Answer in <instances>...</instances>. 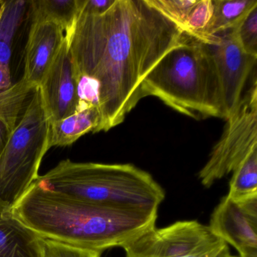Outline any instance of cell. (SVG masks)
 Instances as JSON below:
<instances>
[{
	"label": "cell",
	"mask_w": 257,
	"mask_h": 257,
	"mask_svg": "<svg viewBox=\"0 0 257 257\" xmlns=\"http://www.w3.org/2000/svg\"><path fill=\"white\" fill-rule=\"evenodd\" d=\"M186 34L146 0H115L101 15L80 14L67 40L75 79L97 92L94 133L121 124L143 98L149 73Z\"/></svg>",
	"instance_id": "obj_1"
},
{
	"label": "cell",
	"mask_w": 257,
	"mask_h": 257,
	"mask_svg": "<svg viewBox=\"0 0 257 257\" xmlns=\"http://www.w3.org/2000/svg\"><path fill=\"white\" fill-rule=\"evenodd\" d=\"M13 213L43 238L102 252L156 226L158 212L108 208L43 189L34 182Z\"/></svg>",
	"instance_id": "obj_2"
},
{
	"label": "cell",
	"mask_w": 257,
	"mask_h": 257,
	"mask_svg": "<svg viewBox=\"0 0 257 257\" xmlns=\"http://www.w3.org/2000/svg\"><path fill=\"white\" fill-rule=\"evenodd\" d=\"M35 183L40 187L90 204L127 211L158 212L165 199L151 174L132 164L61 161Z\"/></svg>",
	"instance_id": "obj_3"
},
{
	"label": "cell",
	"mask_w": 257,
	"mask_h": 257,
	"mask_svg": "<svg viewBox=\"0 0 257 257\" xmlns=\"http://www.w3.org/2000/svg\"><path fill=\"white\" fill-rule=\"evenodd\" d=\"M142 97L153 96L196 120L225 119L219 79L207 44L186 35L143 82Z\"/></svg>",
	"instance_id": "obj_4"
},
{
	"label": "cell",
	"mask_w": 257,
	"mask_h": 257,
	"mask_svg": "<svg viewBox=\"0 0 257 257\" xmlns=\"http://www.w3.org/2000/svg\"><path fill=\"white\" fill-rule=\"evenodd\" d=\"M50 122L36 88L0 156V201L13 206L39 177L49 151Z\"/></svg>",
	"instance_id": "obj_5"
},
{
	"label": "cell",
	"mask_w": 257,
	"mask_h": 257,
	"mask_svg": "<svg viewBox=\"0 0 257 257\" xmlns=\"http://www.w3.org/2000/svg\"><path fill=\"white\" fill-rule=\"evenodd\" d=\"M226 124L219 141L198 173L201 184L210 188L215 182L233 172L243 159L257 149V82L254 77Z\"/></svg>",
	"instance_id": "obj_6"
},
{
	"label": "cell",
	"mask_w": 257,
	"mask_h": 257,
	"mask_svg": "<svg viewBox=\"0 0 257 257\" xmlns=\"http://www.w3.org/2000/svg\"><path fill=\"white\" fill-rule=\"evenodd\" d=\"M222 239L210 227L197 221H180L169 226H156L121 247L126 257H186L219 243Z\"/></svg>",
	"instance_id": "obj_7"
},
{
	"label": "cell",
	"mask_w": 257,
	"mask_h": 257,
	"mask_svg": "<svg viewBox=\"0 0 257 257\" xmlns=\"http://www.w3.org/2000/svg\"><path fill=\"white\" fill-rule=\"evenodd\" d=\"M216 67L225 119L237 107L257 57L246 53L234 30L214 36L207 44Z\"/></svg>",
	"instance_id": "obj_8"
},
{
	"label": "cell",
	"mask_w": 257,
	"mask_h": 257,
	"mask_svg": "<svg viewBox=\"0 0 257 257\" xmlns=\"http://www.w3.org/2000/svg\"><path fill=\"white\" fill-rule=\"evenodd\" d=\"M209 227L234 246L239 257H257V196L240 201L224 197L212 213Z\"/></svg>",
	"instance_id": "obj_9"
},
{
	"label": "cell",
	"mask_w": 257,
	"mask_h": 257,
	"mask_svg": "<svg viewBox=\"0 0 257 257\" xmlns=\"http://www.w3.org/2000/svg\"><path fill=\"white\" fill-rule=\"evenodd\" d=\"M38 88L50 124L70 116L77 111L76 84L66 39Z\"/></svg>",
	"instance_id": "obj_10"
},
{
	"label": "cell",
	"mask_w": 257,
	"mask_h": 257,
	"mask_svg": "<svg viewBox=\"0 0 257 257\" xmlns=\"http://www.w3.org/2000/svg\"><path fill=\"white\" fill-rule=\"evenodd\" d=\"M64 40V31L57 24L31 21L22 76L30 85L38 88Z\"/></svg>",
	"instance_id": "obj_11"
},
{
	"label": "cell",
	"mask_w": 257,
	"mask_h": 257,
	"mask_svg": "<svg viewBox=\"0 0 257 257\" xmlns=\"http://www.w3.org/2000/svg\"><path fill=\"white\" fill-rule=\"evenodd\" d=\"M42 239L0 201V257H42Z\"/></svg>",
	"instance_id": "obj_12"
},
{
	"label": "cell",
	"mask_w": 257,
	"mask_h": 257,
	"mask_svg": "<svg viewBox=\"0 0 257 257\" xmlns=\"http://www.w3.org/2000/svg\"><path fill=\"white\" fill-rule=\"evenodd\" d=\"M99 123L100 114L97 107L76 111L70 116L51 123L49 149L72 145L83 135L89 132L94 133Z\"/></svg>",
	"instance_id": "obj_13"
},
{
	"label": "cell",
	"mask_w": 257,
	"mask_h": 257,
	"mask_svg": "<svg viewBox=\"0 0 257 257\" xmlns=\"http://www.w3.org/2000/svg\"><path fill=\"white\" fill-rule=\"evenodd\" d=\"M211 19L203 33L201 41L208 44L214 36L236 29L257 7V0H213Z\"/></svg>",
	"instance_id": "obj_14"
},
{
	"label": "cell",
	"mask_w": 257,
	"mask_h": 257,
	"mask_svg": "<svg viewBox=\"0 0 257 257\" xmlns=\"http://www.w3.org/2000/svg\"><path fill=\"white\" fill-rule=\"evenodd\" d=\"M80 15L79 0H32L30 1L29 19L33 22L46 21L59 25L70 38Z\"/></svg>",
	"instance_id": "obj_15"
},
{
	"label": "cell",
	"mask_w": 257,
	"mask_h": 257,
	"mask_svg": "<svg viewBox=\"0 0 257 257\" xmlns=\"http://www.w3.org/2000/svg\"><path fill=\"white\" fill-rule=\"evenodd\" d=\"M30 1H7L0 19V64L10 67L13 40L22 24L25 13L29 10Z\"/></svg>",
	"instance_id": "obj_16"
},
{
	"label": "cell",
	"mask_w": 257,
	"mask_h": 257,
	"mask_svg": "<svg viewBox=\"0 0 257 257\" xmlns=\"http://www.w3.org/2000/svg\"><path fill=\"white\" fill-rule=\"evenodd\" d=\"M227 195L234 201L257 196V149L252 150L233 171Z\"/></svg>",
	"instance_id": "obj_17"
},
{
	"label": "cell",
	"mask_w": 257,
	"mask_h": 257,
	"mask_svg": "<svg viewBox=\"0 0 257 257\" xmlns=\"http://www.w3.org/2000/svg\"><path fill=\"white\" fill-rule=\"evenodd\" d=\"M213 8V0H197L188 15L183 33L201 41L203 33L211 19Z\"/></svg>",
	"instance_id": "obj_18"
},
{
	"label": "cell",
	"mask_w": 257,
	"mask_h": 257,
	"mask_svg": "<svg viewBox=\"0 0 257 257\" xmlns=\"http://www.w3.org/2000/svg\"><path fill=\"white\" fill-rule=\"evenodd\" d=\"M183 32L188 15L197 0H146Z\"/></svg>",
	"instance_id": "obj_19"
},
{
	"label": "cell",
	"mask_w": 257,
	"mask_h": 257,
	"mask_svg": "<svg viewBox=\"0 0 257 257\" xmlns=\"http://www.w3.org/2000/svg\"><path fill=\"white\" fill-rule=\"evenodd\" d=\"M101 252L51 239H42V257H100Z\"/></svg>",
	"instance_id": "obj_20"
},
{
	"label": "cell",
	"mask_w": 257,
	"mask_h": 257,
	"mask_svg": "<svg viewBox=\"0 0 257 257\" xmlns=\"http://www.w3.org/2000/svg\"><path fill=\"white\" fill-rule=\"evenodd\" d=\"M234 30L243 50L249 55L257 57V7Z\"/></svg>",
	"instance_id": "obj_21"
},
{
	"label": "cell",
	"mask_w": 257,
	"mask_h": 257,
	"mask_svg": "<svg viewBox=\"0 0 257 257\" xmlns=\"http://www.w3.org/2000/svg\"><path fill=\"white\" fill-rule=\"evenodd\" d=\"M115 0H79L80 14L101 15L107 11Z\"/></svg>",
	"instance_id": "obj_22"
},
{
	"label": "cell",
	"mask_w": 257,
	"mask_h": 257,
	"mask_svg": "<svg viewBox=\"0 0 257 257\" xmlns=\"http://www.w3.org/2000/svg\"><path fill=\"white\" fill-rule=\"evenodd\" d=\"M13 130L14 129L7 121L0 118V156L4 152Z\"/></svg>",
	"instance_id": "obj_23"
},
{
	"label": "cell",
	"mask_w": 257,
	"mask_h": 257,
	"mask_svg": "<svg viewBox=\"0 0 257 257\" xmlns=\"http://www.w3.org/2000/svg\"><path fill=\"white\" fill-rule=\"evenodd\" d=\"M13 85L11 69L0 64V91L7 89Z\"/></svg>",
	"instance_id": "obj_24"
}]
</instances>
